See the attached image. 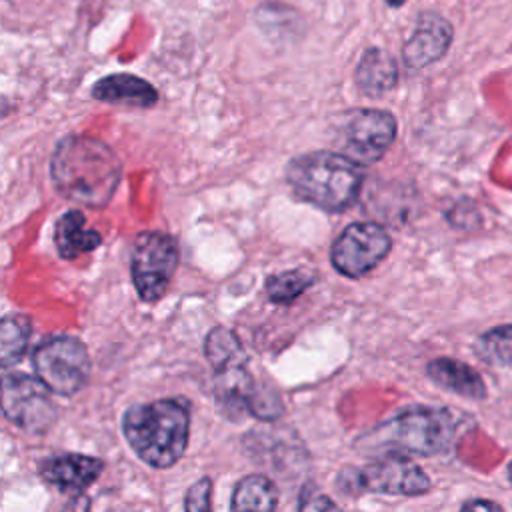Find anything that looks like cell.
Instances as JSON below:
<instances>
[{"label":"cell","mask_w":512,"mask_h":512,"mask_svg":"<svg viewBox=\"0 0 512 512\" xmlns=\"http://www.w3.org/2000/svg\"><path fill=\"white\" fill-rule=\"evenodd\" d=\"M48 390L50 388L38 376L6 372L2 378L4 416L30 434L48 432L58 418V408Z\"/></svg>","instance_id":"8"},{"label":"cell","mask_w":512,"mask_h":512,"mask_svg":"<svg viewBox=\"0 0 512 512\" xmlns=\"http://www.w3.org/2000/svg\"><path fill=\"white\" fill-rule=\"evenodd\" d=\"M390 234L374 222H354L342 230L330 250L332 266L348 278L374 270L390 252Z\"/></svg>","instance_id":"10"},{"label":"cell","mask_w":512,"mask_h":512,"mask_svg":"<svg viewBox=\"0 0 512 512\" xmlns=\"http://www.w3.org/2000/svg\"><path fill=\"white\" fill-rule=\"evenodd\" d=\"M354 78L362 94L378 98L396 86L398 66L388 52L380 48H368L356 66Z\"/></svg>","instance_id":"15"},{"label":"cell","mask_w":512,"mask_h":512,"mask_svg":"<svg viewBox=\"0 0 512 512\" xmlns=\"http://www.w3.org/2000/svg\"><path fill=\"white\" fill-rule=\"evenodd\" d=\"M298 508H302V510H324V508H338L336 506V502H332L328 496H324V494H314V500H300V504H298Z\"/></svg>","instance_id":"23"},{"label":"cell","mask_w":512,"mask_h":512,"mask_svg":"<svg viewBox=\"0 0 512 512\" xmlns=\"http://www.w3.org/2000/svg\"><path fill=\"white\" fill-rule=\"evenodd\" d=\"M204 352L214 372L236 364H248V356L244 354L236 334L224 326H216L206 334Z\"/></svg>","instance_id":"19"},{"label":"cell","mask_w":512,"mask_h":512,"mask_svg":"<svg viewBox=\"0 0 512 512\" xmlns=\"http://www.w3.org/2000/svg\"><path fill=\"white\" fill-rule=\"evenodd\" d=\"M386 2H388L390 6H394V8H396V6H402L406 0H386Z\"/></svg>","instance_id":"25"},{"label":"cell","mask_w":512,"mask_h":512,"mask_svg":"<svg viewBox=\"0 0 512 512\" xmlns=\"http://www.w3.org/2000/svg\"><path fill=\"white\" fill-rule=\"evenodd\" d=\"M104 470V462L76 452H64L42 460V480L62 494H80L92 486Z\"/></svg>","instance_id":"11"},{"label":"cell","mask_w":512,"mask_h":512,"mask_svg":"<svg viewBox=\"0 0 512 512\" xmlns=\"http://www.w3.org/2000/svg\"><path fill=\"white\" fill-rule=\"evenodd\" d=\"M338 486L348 494L374 492L390 496H418L430 490V478L406 454H380L364 468H344Z\"/></svg>","instance_id":"5"},{"label":"cell","mask_w":512,"mask_h":512,"mask_svg":"<svg viewBox=\"0 0 512 512\" xmlns=\"http://www.w3.org/2000/svg\"><path fill=\"white\" fill-rule=\"evenodd\" d=\"M286 182L304 202L326 212H344L356 202L364 172L342 152L314 150L288 162Z\"/></svg>","instance_id":"3"},{"label":"cell","mask_w":512,"mask_h":512,"mask_svg":"<svg viewBox=\"0 0 512 512\" xmlns=\"http://www.w3.org/2000/svg\"><path fill=\"white\" fill-rule=\"evenodd\" d=\"M396 130L398 122L386 110H350L340 124V150L358 164H374L394 142Z\"/></svg>","instance_id":"9"},{"label":"cell","mask_w":512,"mask_h":512,"mask_svg":"<svg viewBox=\"0 0 512 512\" xmlns=\"http://www.w3.org/2000/svg\"><path fill=\"white\" fill-rule=\"evenodd\" d=\"M122 430L140 460L152 468H168L188 446L190 404L184 398L134 404L124 412Z\"/></svg>","instance_id":"2"},{"label":"cell","mask_w":512,"mask_h":512,"mask_svg":"<svg viewBox=\"0 0 512 512\" xmlns=\"http://www.w3.org/2000/svg\"><path fill=\"white\" fill-rule=\"evenodd\" d=\"M50 176L66 200L104 208L120 184L122 164L102 140L72 134L58 142L50 160Z\"/></svg>","instance_id":"1"},{"label":"cell","mask_w":512,"mask_h":512,"mask_svg":"<svg viewBox=\"0 0 512 512\" xmlns=\"http://www.w3.org/2000/svg\"><path fill=\"white\" fill-rule=\"evenodd\" d=\"M32 336V322L26 314H6L0 324V362L2 368H10L16 364Z\"/></svg>","instance_id":"18"},{"label":"cell","mask_w":512,"mask_h":512,"mask_svg":"<svg viewBox=\"0 0 512 512\" xmlns=\"http://www.w3.org/2000/svg\"><path fill=\"white\" fill-rule=\"evenodd\" d=\"M54 244L62 258L74 260L76 256L98 248L102 236L96 230L86 228V216L80 210H68L56 220Z\"/></svg>","instance_id":"16"},{"label":"cell","mask_w":512,"mask_h":512,"mask_svg":"<svg viewBox=\"0 0 512 512\" xmlns=\"http://www.w3.org/2000/svg\"><path fill=\"white\" fill-rule=\"evenodd\" d=\"M478 356L492 366L512 364V324H502L484 332L476 344Z\"/></svg>","instance_id":"20"},{"label":"cell","mask_w":512,"mask_h":512,"mask_svg":"<svg viewBox=\"0 0 512 512\" xmlns=\"http://www.w3.org/2000/svg\"><path fill=\"white\" fill-rule=\"evenodd\" d=\"M230 506L232 510H274L278 506V488L270 478L250 474L236 484Z\"/></svg>","instance_id":"17"},{"label":"cell","mask_w":512,"mask_h":512,"mask_svg":"<svg viewBox=\"0 0 512 512\" xmlns=\"http://www.w3.org/2000/svg\"><path fill=\"white\" fill-rule=\"evenodd\" d=\"M314 276L304 270H286L266 278V296L276 304H288L296 300L308 286H312Z\"/></svg>","instance_id":"21"},{"label":"cell","mask_w":512,"mask_h":512,"mask_svg":"<svg viewBox=\"0 0 512 512\" xmlns=\"http://www.w3.org/2000/svg\"><path fill=\"white\" fill-rule=\"evenodd\" d=\"M36 376L58 396L76 394L90 376V356L86 344L68 334L40 342L32 352Z\"/></svg>","instance_id":"6"},{"label":"cell","mask_w":512,"mask_h":512,"mask_svg":"<svg viewBox=\"0 0 512 512\" xmlns=\"http://www.w3.org/2000/svg\"><path fill=\"white\" fill-rule=\"evenodd\" d=\"M178 266L176 240L160 230H146L136 236L130 250V272L138 296L152 304L164 296Z\"/></svg>","instance_id":"7"},{"label":"cell","mask_w":512,"mask_h":512,"mask_svg":"<svg viewBox=\"0 0 512 512\" xmlns=\"http://www.w3.org/2000/svg\"><path fill=\"white\" fill-rule=\"evenodd\" d=\"M460 430V418L448 408L408 406L372 428L364 442L380 454L436 456L452 448Z\"/></svg>","instance_id":"4"},{"label":"cell","mask_w":512,"mask_h":512,"mask_svg":"<svg viewBox=\"0 0 512 512\" xmlns=\"http://www.w3.org/2000/svg\"><path fill=\"white\" fill-rule=\"evenodd\" d=\"M210 492H212V480L210 478H200L196 484H192L186 492L184 498V508L186 510H210Z\"/></svg>","instance_id":"22"},{"label":"cell","mask_w":512,"mask_h":512,"mask_svg":"<svg viewBox=\"0 0 512 512\" xmlns=\"http://www.w3.org/2000/svg\"><path fill=\"white\" fill-rule=\"evenodd\" d=\"M508 478H510V484H512V462H510V466H508Z\"/></svg>","instance_id":"26"},{"label":"cell","mask_w":512,"mask_h":512,"mask_svg":"<svg viewBox=\"0 0 512 512\" xmlns=\"http://www.w3.org/2000/svg\"><path fill=\"white\" fill-rule=\"evenodd\" d=\"M462 510H496L498 512L500 506L490 500H472V502L462 504Z\"/></svg>","instance_id":"24"},{"label":"cell","mask_w":512,"mask_h":512,"mask_svg":"<svg viewBox=\"0 0 512 512\" xmlns=\"http://www.w3.org/2000/svg\"><path fill=\"white\" fill-rule=\"evenodd\" d=\"M92 96L100 102L132 108H150L158 100V92L150 82L124 72L100 78L92 86Z\"/></svg>","instance_id":"13"},{"label":"cell","mask_w":512,"mask_h":512,"mask_svg":"<svg viewBox=\"0 0 512 512\" xmlns=\"http://www.w3.org/2000/svg\"><path fill=\"white\" fill-rule=\"evenodd\" d=\"M426 372L432 382L440 388L450 390L458 396L470 400H482L486 396V386L482 376L468 364L454 358H436L426 366Z\"/></svg>","instance_id":"14"},{"label":"cell","mask_w":512,"mask_h":512,"mask_svg":"<svg viewBox=\"0 0 512 512\" xmlns=\"http://www.w3.org/2000/svg\"><path fill=\"white\" fill-rule=\"evenodd\" d=\"M452 44V26L440 14L426 12L402 48V58L408 68H424L440 60Z\"/></svg>","instance_id":"12"}]
</instances>
